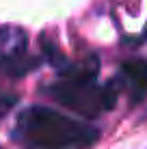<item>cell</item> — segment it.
Returning <instances> with one entry per match:
<instances>
[{
    "label": "cell",
    "instance_id": "6da1fadb",
    "mask_svg": "<svg viewBox=\"0 0 147 149\" xmlns=\"http://www.w3.org/2000/svg\"><path fill=\"white\" fill-rule=\"evenodd\" d=\"M15 138L26 149H87L100 130L45 106H28L17 117Z\"/></svg>",
    "mask_w": 147,
    "mask_h": 149
},
{
    "label": "cell",
    "instance_id": "277c9868",
    "mask_svg": "<svg viewBox=\"0 0 147 149\" xmlns=\"http://www.w3.org/2000/svg\"><path fill=\"white\" fill-rule=\"evenodd\" d=\"M123 84L134 104L147 97V61H128L121 67Z\"/></svg>",
    "mask_w": 147,
    "mask_h": 149
},
{
    "label": "cell",
    "instance_id": "3957f363",
    "mask_svg": "<svg viewBox=\"0 0 147 149\" xmlns=\"http://www.w3.org/2000/svg\"><path fill=\"white\" fill-rule=\"evenodd\" d=\"M28 56V35L20 26H0V69L9 76H24L37 67Z\"/></svg>",
    "mask_w": 147,
    "mask_h": 149
},
{
    "label": "cell",
    "instance_id": "7a4b0ae2",
    "mask_svg": "<svg viewBox=\"0 0 147 149\" xmlns=\"http://www.w3.org/2000/svg\"><path fill=\"white\" fill-rule=\"evenodd\" d=\"M98 71L100 65L95 58L89 65H72L48 89V93L65 108L78 112L87 119H93V117L110 110L117 102L115 80L102 84V82H98Z\"/></svg>",
    "mask_w": 147,
    "mask_h": 149
},
{
    "label": "cell",
    "instance_id": "5b68a950",
    "mask_svg": "<svg viewBox=\"0 0 147 149\" xmlns=\"http://www.w3.org/2000/svg\"><path fill=\"white\" fill-rule=\"evenodd\" d=\"M13 104H15V95H7L0 91V115H4Z\"/></svg>",
    "mask_w": 147,
    "mask_h": 149
},
{
    "label": "cell",
    "instance_id": "8992f818",
    "mask_svg": "<svg viewBox=\"0 0 147 149\" xmlns=\"http://www.w3.org/2000/svg\"><path fill=\"white\" fill-rule=\"evenodd\" d=\"M0 149H2V147H0Z\"/></svg>",
    "mask_w": 147,
    "mask_h": 149
}]
</instances>
